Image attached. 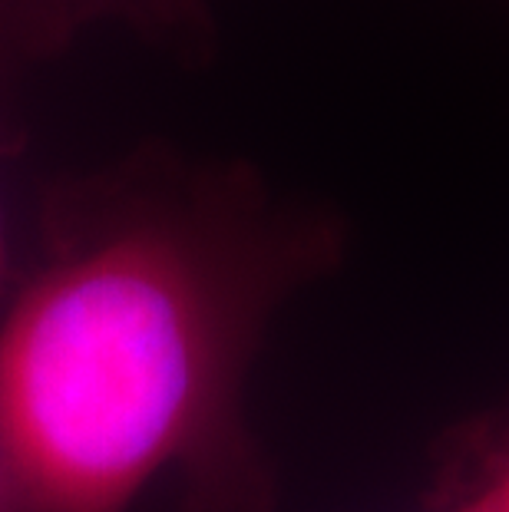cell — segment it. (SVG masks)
<instances>
[{"instance_id":"obj_1","label":"cell","mask_w":509,"mask_h":512,"mask_svg":"<svg viewBox=\"0 0 509 512\" xmlns=\"http://www.w3.org/2000/svg\"><path fill=\"white\" fill-rule=\"evenodd\" d=\"M43 265L0 328V430L34 512H126L149 476L182 512H275L248 370L348 225L245 162L139 152L53 192Z\"/></svg>"},{"instance_id":"obj_2","label":"cell","mask_w":509,"mask_h":512,"mask_svg":"<svg viewBox=\"0 0 509 512\" xmlns=\"http://www.w3.org/2000/svg\"><path fill=\"white\" fill-rule=\"evenodd\" d=\"M100 20H123L199 53L212 43L209 0H4V40L30 57L63 50Z\"/></svg>"},{"instance_id":"obj_3","label":"cell","mask_w":509,"mask_h":512,"mask_svg":"<svg viewBox=\"0 0 509 512\" xmlns=\"http://www.w3.org/2000/svg\"><path fill=\"white\" fill-rule=\"evenodd\" d=\"M470 512H509V410L450 430L433 460L430 496Z\"/></svg>"},{"instance_id":"obj_4","label":"cell","mask_w":509,"mask_h":512,"mask_svg":"<svg viewBox=\"0 0 509 512\" xmlns=\"http://www.w3.org/2000/svg\"><path fill=\"white\" fill-rule=\"evenodd\" d=\"M0 512H34L27 486H24V479H20L17 463L4 440V430H0Z\"/></svg>"},{"instance_id":"obj_5","label":"cell","mask_w":509,"mask_h":512,"mask_svg":"<svg viewBox=\"0 0 509 512\" xmlns=\"http://www.w3.org/2000/svg\"><path fill=\"white\" fill-rule=\"evenodd\" d=\"M424 512H470V509H463L460 503H443V499H427Z\"/></svg>"},{"instance_id":"obj_6","label":"cell","mask_w":509,"mask_h":512,"mask_svg":"<svg viewBox=\"0 0 509 512\" xmlns=\"http://www.w3.org/2000/svg\"><path fill=\"white\" fill-rule=\"evenodd\" d=\"M7 285V242H4V222H0V291Z\"/></svg>"},{"instance_id":"obj_7","label":"cell","mask_w":509,"mask_h":512,"mask_svg":"<svg viewBox=\"0 0 509 512\" xmlns=\"http://www.w3.org/2000/svg\"><path fill=\"white\" fill-rule=\"evenodd\" d=\"M0 40H4V0H0Z\"/></svg>"}]
</instances>
